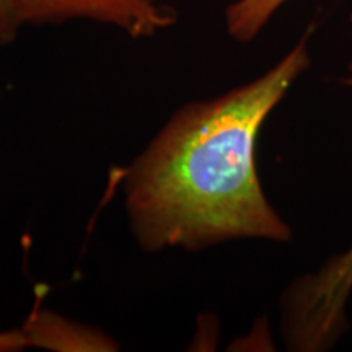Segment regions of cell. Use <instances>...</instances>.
Returning <instances> with one entry per match:
<instances>
[{
    "label": "cell",
    "mask_w": 352,
    "mask_h": 352,
    "mask_svg": "<svg viewBox=\"0 0 352 352\" xmlns=\"http://www.w3.org/2000/svg\"><path fill=\"white\" fill-rule=\"evenodd\" d=\"M25 25L94 21L134 39L153 38L175 25L176 15L162 0H10Z\"/></svg>",
    "instance_id": "cell-3"
},
{
    "label": "cell",
    "mask_w": 352,
    "mask_h": 352,
    "mask_svg": "<svg viewBox=\"0 0 352 352\" xmlns=\"http://www.w3.org/2000/svg\"><path fill=\"white\" fill-rule=\"evenodd\" d=\"M308 65L303 36L263 76L171 114L122 173L127 223L142 252L290 241L292 228L264 195L256 145Z\"/></svg>",
    "instance_id": "cell-1"
},
{
    "label": "cell",
    "mask_w": 352,
    "mask_h": 352,
    "mask_svg": "<svg viewBox=\"0 0 352 352\" xmlns=\"http://www.w3.org/2000/svg\"><path fill=\"white\" fill-rule=\"evenodd\" d=\"M26 346L56 352H109L120 344L107 333L46 308H33L20 328Z\"/></svg>",
    "instance_id": "cell-4"
},
{
    "label": "cell",
    "mask_w": 352,
    "mask_h": 352,
    "mask_svg": "<svg viewBox=\"0 0 352 352\" xmlns=\"http://www.w3.org/2000/svg\"><path fill=\"white\" fill-rule=\"evenodd\" d=\"M23 25V20L10 0H0V47L15 41Z\"/></svg>",
    "instance_id": "cell-6"
},
{
    "label": "cell",
    "mask_w": 352,
    "mask_h": 352,
    "mask_svg": "<svg viewBox=\"0 0 352 352\" xmlns=\"http://www.w3.org/2000/svg\"><path fill=\"white\" fill-rule=\"evenodd\" d=\"M351 19H352V13H351Z\"/></svg>",
    "instance_id": "cell-9"
},
{
    "label": "cell",
    "mask_w": 352,
    "mask_h": 352,
    "mask_svg": "<svg viewBox=\"0 0 352 352\" xmlns=\"http://www.w3.org/2000/svg\"><path fill=\"white\" fill-rule=\"evenodd\" d=\"M285 2L287 0H235L226 12L228 34L240 43H250Z\"/></svg>",
    "instance_id": "cell-5"
},
{
    "label": "cell",
    "mask_w": 352,
    "mask_h": 352,
    "mask_svg": "<svg viewBox=\"0 0 352 352\" xmlns=\"http://www.w3.org/2000/svg\"><path fill=\"white\" fill-rule=\"evenodd\" d=\"M26 340L21 329L0 331V352H19L26 349Z\"/></svg>",
    "instance_id": "cell-7"
},
{
    "label": "cell",
    "mask_w": 352,
    "mask_h": 352,
    "mask_svg": "<svg viewBox=\"0 0 352 352\" xmlns=\"http://www.w3.org/2000/svg\"><path fill=\"white\" fill-rule=\"evenodd\" d=\"M344 83H346V85H347V87H349V88H352V65H351V76L346 78V80H344Z\"/></svg>",
    "instance_id": "cell-8"
},
{
    "label": "cell",
    "mask_w": 352,
    "mask_h": 352,
    "mask_svg": "<svg viewBox=\"0 0 352 352\" xmlns=\"http://www.w3.org/2000/svg\"><path fill=\"white\" fill-rule=\"evenodd\" d=\"M351 294L352 245L284 290L280 333L287 349L323 352L336 344L349 328L346 305Z\"/></svg>",
    "instance_id": "cell-2"
}]
</instances>
